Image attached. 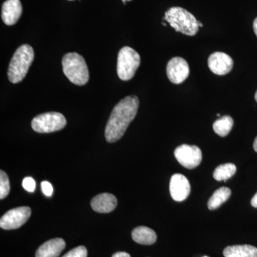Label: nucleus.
I'll return each mask as SVG.
<instances>
[{
    "label": "nucleus",
    "instance_id": "nucleus-19",
    "mask_svg": "<svg viewBox=\"0 0 257 257\" xmlns=\"http://www.w3.org/2000/svg\"><path fill=\"white\" fill-rule=\"evenodd\" d=\"M236 171V166L233 164H224L216 167L213 176L216 181H226L234 175Z\"/></svg>",
    "mask_w": 257,
    "mask_h": 257
},
{
    "label": "nucleus",
    "instance_id": "nucleus-21",
    "mask_svg": "<svg viewBox=\"0 0 257 257\" xmlns=\"http://www.w3.org/2000/svg\"><path fill=\"white\" fill-rule=\"evenodd\" d=\"M62 257H87V250L84 246L73 248Z\"/></svg>",
    "mask_w": 257,
    "mask_h": 257
},
{
    "label": "nucleus",
    "instance_id": "nucleus-29",
    "mask_svg": "<svg viewBox=\"0 0 257 257\" xmlns=\"http://www.w3.org/2000/svg\"><path fill=\"white\" fill-rule=\"evenodd\" d=\"M255 100H256L257 102V91L256 94H255Z\"/></svg>",
    "mask_w": 257,
    "mask_h": 257
},
{
    "label": "nucleus",
    "instance_id": "nucleus-33",
    "mask_svg": "<svg viewBox=\"0 0 257 257\" xmlns=\"http://www.w3.org/2000/svg\"><path fill=\"white\" fill-rule=\"evenodd\" d=\"M69 1H74V0H69Z\"/></svg>",
    "mask_w": 257,
    "mask_h": 257
},
{
    "label": "nucleus",
    "instance_id": "nucleus-13",
    "mask_svg": "<svg viewBox=\"0 0 257 257\" xmlns=\"http://www.w3.org/2000/svg\"><path fill=\"white\" fill-rule=\"evenodd\" d=\"M91 206L98 213H109L117 206V199L113 194L103 193L98 194L91 201Z\"/></svg>",
    "mask_w": 257,
    "mask_h": 257
},
{
    "label": "nucleus",
    "instance_id": "nucleus-8",
    "mask_svg": "<svg viewBox=\"0 0 257 257\" xmlns=\"http://www.w3.org/2000/svg\"><path fill=\"white\" fill-rule=\"evenodd\" d=\"M32 210L28 207L15 208L7 211L0 219V226L5 230L16 229L23 226L31 215Z\"/></svg>",
    "mask_w": 257,
    "mask_h": 257
},
{
    "label": "nucleus",
    "instance_id": "nucleus-7",
    "mask_svg": "<svg viewBox=\"0 0 257 257\" xmlns=\"http://www.w3.org/2000/svg\"><path fill=\"white\" fill-rule=\"evenodd\" d=\"M175 156L181 165L189 170L198 167L202 160V151L194 145H181L176 149Z\"/></svg>",
    "mask_w": 257,
    "mask_h": 257
},
{
    "label": "nucleus",
    "instance_id": "nucleus-4",
    "mask_svg": "<svg viewBox=\"0 0 257 257\" xmlns=\"http://www.w3.org/2000/svg\"><path fill=\"white\" fill-rule=\"evenodd\" d=\"M62 69L64 75L76 85H84L89 81L87 64L79 54L71 52L64 55L62 59Z\"/></svg>",
    "mask_w": 257,
    "mask_h": 257
},
{
    "label": "nucleus",
    "instance_id": "nucleus-1",
    "mask_svg": "<svg viewBox=\"0 0 257 257\" xmlns=\"http://www.w3.org/2000/svg\"><path fill=\"white\" fill-rule=\"evenodd\" d=\"M139 105L138 96H128L114 106L105 128V138L108 143H114L122 138L128 125L136 116Z\"/></svg>",
    "mask_w": 257,
    "mask_h": 257
},
{
    "label": "nucleus",
    "instance_id": "nucleus-20",
    "mask_svg": "<svg viewBox=\"0 0 257 257\" xmlns=\"http://www.w3.org/2000/svg\"><path fill=\"white\" fill-rule=\"evenodd\" d=\"M10 191L9 177L1 170L0 172V199H3L8 197Z\"/></svg>",
    "mask_w": 257,
    "mask_h": 257
},
{
    "label": "nucleus",
    "instance_id": "nucleus-11",
    "mask_svg": "<svg viewBox=\"0 0 257 257\" xmlns=\"http://www.w3.org/2000/svg\"><path fill=\"white\" fill-rule=\"evenodd\" d=\"M170 190L171 196L174 200L182 202L185 200L191 191L190 184L185 176L175 174L170 180Z\"/></svg>",
    "mask_w": 257,
    "mask_h": 257
},
{
    "label": "nucleus",
    "instance_id": "nucleus-22",
    "mask_svg": "<svg viewBox=\"0 0 257 257\" xmlns=\"http://www.w3.org/2000/svg\"><path fill=\"white\" fill-rule=\"evenodd\" d=\"M23 187L29 192H34L36 187V183L32 177H26L23 179Z\"/></svg>",
    "mask_w": 257,
    "mask_h": 257
},
{
    "label": "nucleus",
    "instance_id": "nucleus-16",
    "mask_svg": "<svg viewBox=\"0 0 257 257\" xmlns=\"http://www.w3.org/2000/svg\"><path fill=\"white\" fill-rule=\"evenodd\" d=\"M225 257H257V248L251 245H234L224 248Z\"/></svg>",
    "mask_w": 257,
    "mask_h": 257
},
{
    "label": "nucleus",
    "instance_id": "nucleus-6",
    "mask_svg": "<svg viewBox=\"0 0 257 257\" xmlns=\"http://www.w3.org/2000/svg\"><path fill=\"white\" fill-rule=\"evenodd\" d=\"M67 124L64 115L59 112L44 113L34 118L32 127L38 133H51L62 130Z\"/></svg>",
    "mask_w": 257,
    "mask_h": 257
},
{
    "label": "nucleus",
    "instance_id": "nucleus-34",
    "mask_svg": "<svg viewBox=\"0 0 257 257\" xmlns=\"http://www.w3.org/2000/svg\"><path fill=\"white\" fill-rule=\"evenodd\" d=\"M204 257H207V256H204Z\"/></svg>",
    "mask_w": 257,
    "mask_h": 257
},
{
    "label": "nucleus",
    "instance_id": "nucleus-31",
    "mask_svg": "<svg viewBox=\"0 0 257 257\" xmlns=\"http://www.w3.org/2000/svg\"><path fill=\"white\" fill-rule=\"evenodd\" d=\"M217 116H220V114H217Z\"/></svg>",
    "mask_w": 257,
    "mask_h": 257
},
{
    "label": "nucleus",
    "instance_id": "nucleus-26",
    "mask_svg": "<svg viewBox=\"0 0 257 257\" xmlns=\"http://www.w3.org/2000/svg\"><path fill=\"white\" fill-rule=\"evenodd\" d=\"M253 31H254L255 35L257 37V18L255 19L253 24Z\"/></svg>",
    "mask_w": 257,
    "mask_h": 257
},
{
    "label": "nucleus",
    "instance_id": "nucleus-5",
    "mask_svg": "<svg viewBox=\"0 0 257 257\" xmlns=\"http://www.w3.org/2000/svg\"><path fill=\"white\" fill-rule=\"evenodd\" d=\"M141 58L138 52L130 47L120 50L117 59V74L119 79L128 81L133 78L140 65Z\"/></svg>",
    "mask_w": 257,
    "mask_h": 257
},
{
    "label": "nucleus",
    "instance_id": "nucleus-32",
    "mask_svg": "<svg viewBox=\"0 0 257 257\" xmlns=\"http://www.w3.org/2000/svg\"><path fill=\"white\" fill-rule=\"evenodd\" d=\"M126 2L132 1V0H126Z\"/></svg>",
    "mask_w": 257,
    "mask_h": 257
},
{
    "label": "nucleus",
    "instance_id": "nucleus-2",
    "mask_svg": "<svg viewBox=\"0 0 257 257\" xmlns=\"http://www.w3.org/2000/svg\"><path fill=\"white\" fill-rule=\"evenodd\" d=\"M35 52L30 45H23L15 52L8 69V78L12 83L22 82L26 77L33 62Z\"/></svg>",
    "mask_w": 257,
    "mask_h": 257
},
{
    "label": "nucleus",
    "instance_id": "nucleus-17",
    "mask_svg": "<svg viewBox=\"0 0 257 257\" xmlns=\"http://www.w3.org/2000/svg\"><path fill=\"white\" fill-rule=\"evenodd\" d=\"M231 192L227 187H221L214 192L208 202V208L210 210H214L220 207L221 204L228 200L231 196Z\"/></svg>",
    "mask_w": 257,
    "mask_h": 257
},
{
    "label": "nucleus",
    "instance_id": "nucleus-25",
    "mask_svg": "<svg viewBox=\"0 0 257 257\" xmlns=\"http://www.w3.org/2000/svg\"><path fill=\"white\" fill-rule=\"evenodd\" d=\"M251 204L252 207L257 208V192L253 196L252 199H251Z\"/></svg>",
    "mask_w": 257,
    "mask_h": 257
},
{
    "label": "nucleus",
    "instance_id": "nucleus-30",
    "mask_svg": "<svg viewBox=\"0 0 257 257\" xmlns=\"http://www.w3.org/2000/svg\"><path fill=\"white\" fill-rule=\"evenodd\" d=\"M162 25H165V26H167V24L166 23H162Z\"/></svg>",
    "mask_w": 257,
    "mask_h": 257
},
{
    "label": "nucleus",
    "instance_id": "nucleus-3",
    "mask_svg": "<svg viewBox=\"0 0 257 257\" xmlns=\"http://www.w3.org/2000/svg\"><path fill=\"white\" fill-rule=\"evenodd\" d=\"M165 20L176 31L188 36H194L199 31V25L195 17L187 10L174 7L165 13Z\"/></svg>",
    "mask_w": 257,
    "mask_h": 257
},
{
    "label": "nucleus",
    "instance_id": "nucleus-18",
    "mask_svg": "<svg viewBox=\"0 0 257 257\" xmlns=\"http://www.w3.org/2000/svg\"><path fill=\"white\" fill-rule=\"evenodd\" d=\"M234 124V120L230 116H224L220 119L216 120L213 124V128L216 134L219 136L224 137L227 136Z\"/></svg>",
    "mask_w": 257,
    "mask_h": 257
},
{
    "label": "nucleus",
    "instance_id": "nucleus-23",
    "mask_svg": "<svg viewBox=\"0 0 257 257\" xmlns=\"http://www.w3.org/2000/svg\"><path fill=\"white\" fill-rule=\"evenodd\" d=\"M42 192L46 195L47 197H51L53 193V187L52 184L47 181H44L41 184Z\"/></svg>",
    "mask_w": 257,
    "mask_h": 257
},
{
    "label": "nucleus",
    "instance_id": "nucleus-9",
    "mask_svg": "<svg viewBox=\"0 0 257 257\" xmlns=\"http://www.w3.org/2000/svg\"><path fill=\"white\" fill-rule=\"evenodd\" d=\"M167 74L171 82L175 84H181L188 77L189 64L182 57H173L167 64Z\"/></svg>",
    "mask_w": 257,
    "mask_h": 257
},
{
    "label": "nucleus",
    "instance_id": "nucleus-27",
    "mask_svg": "<svg viewBox=\"0 0 257 257\" xmlns=\"http://www.w3.org/2000/svg\"><path fill=\"white\" fill-rule=\"evenodd\" d=\"M253 150H254L255 152H257V137L255 139L254 143H253Z\"/></svg>",
    "mask_w": 257,
    "mask_h": 257
},
{
    "label": "nucleus",
    "instance_id": "nucleus-28",
    "mask_svg": "<svg viewBox=\"0 0 257 257\" xmlns=\"http://www.w3.org/2000/svg\"><path fill=\"white\" fill-rule=\"evenodd\" d=\"M198 25H199V27H203V25L200 22L198 21Z\"/></svg>",
    "mask_w": 257,
    "mask_h": 257
},
{
    "label": "nucleus",
    "instance_id": "nucleus-15",
    "mask_svg": "<svg viewBox=\"0 0 257 257\" xmlns=\"http://www.w3.org/2000/svg\"><path fill=\"white\" fill-rule=\"evenodd\" d=\"M132 236L135 242L143 245H151L157 241L155 231L147 226H138L133 230Z\"/></svg>",
    "mask_w": 257,
    "mask_h": 257
},
{
    "label": "nucleus",
    "instance_id": "nucleus-14",
    "mask_svg": "<svg viewBox=\"0 0 257 257\" xmlns=\"http://www.w3.org/2000/svg\"><path fill=\"white\" fill-rule=\"evenodd\" d=\"M65 246V241L61 238L49 240L37 249L35 257H58Z\"/></svg>",
    "mask_w": 257,
    "mask_h": 257
},
{
    "label": "nucleus",
    "instance_id": "nucleus-10",
    "mask_svg": "<svg viewBox=\"0 0 257 257\" xmlns=\"http://www.w3.org/2000/svg\"><path fill=\"white\" fill-rule=\"evenodd\" d=\"M234 62L230 56L221 52L211 54L208 59V66L213 73L225 75L231 72Z\"/></svg>",
    "mask_w": 257,
    "mask_h": 257
},
{
    "label": "nucleus",
    "instance_id": "nucleus-12",
    "mask_svg": "<svg viewBox=\"0 0 257 257\" xmlns=\"http://www.w3.org/2000/svg\"><path fill=\"white\" fill-rule=\"evenodd\" d=\"M23 13V7L20 0H7L2 8V19L5 25H14L18 23Z\"/></svg>",
    "mask_w": 257,
    "mask_h": 257
},
{
    "label": "nucleus",
    "instance_id": "nucleus-24",
    "mask_svg": "<svg viewBox=\"0 0 257 257\" xmlns=\"http://www.w3.org/2000/svg\"><path fill=\"white\" fill-rule=\"evenodd\" d=\"M111 257H131V256L128 253L119 251V252L114 253Z\"/></svg>",
    "mask_w": 257,
    "mask_h": 257
}]
</instances>
